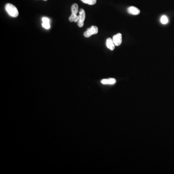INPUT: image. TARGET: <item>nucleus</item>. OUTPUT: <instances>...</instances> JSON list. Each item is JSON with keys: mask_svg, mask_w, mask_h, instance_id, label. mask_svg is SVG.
<instances>
[{"mask_svg": "<svg viewBox=\"0 0 174 174\" xmlns=\"http://www.w3.org/2000/svg\"><path fill=\"white\" fill-rule=\"evenodd\" d=\"M6 11L8 13V14L14 18H16L19 16V13L18 9L15 6L11 4H7L5 6Z\"/></svg>", "mask_w": 174, "mask_h": 174, "instance_id": "1", "label": "nucleus"}, {"mask_svg": "<svg viewBox=\"0 0 174 174\" xmlns=\"http://www.w3.org/2000/svg\"><path fill=\"white\" fill-rule=\"evenodd\" d=\"M98 32V28L96 26H92V27L88 29L84 33V36L85 37L88 38L93 34H97Z\"/></svg>", "mask_w": 174, "mask_h": 174, "instance_id": "2", "label": "nucleus"}, {"mask_svg": "<svg viewBox=\"0 0 174 174\" xmlns=\"http://www.w3.org/2000/svg\"><path fill=\"white\" fill-rule=\"evenodd\" d=\"M79 19L77 22V25L78 27L81 28L84 26V21L86 18V13H85V10L83 9H81L80 10L79 12Z\"/></svg>", "mask_w": 174, "mask_h": 174, "instance_id": "3", "label": "nucleus"}, {"mask_svg": "<svg viewBox=\"0 0 174 174\" xmlns=\"http://www.w3.org/2000/svg\"><path fill=\"white\" fill-rule=\"evenodd\" d=\"M113 40L115 44V46H119L122 44V34L120 33H118L116 35H114Z\"/></svg>", "mask_w": 174, "mask_h": 174, "instance_id": "4", "label": "nucleus"}, {"mask_svg": "<svg viewBox=\"0 0 174 174\" xmlns=\"http://www.w3.org/2000/svg\"><path fill=\"white\" fill-rule=\"evenodd\" d=\"M106 46L107 47L111 50H113L115 49V46H116L114 43L113 39H111V38H108L107 39Z\"/></svg>", "mask_w": 174, "mask_h": 174, "instance_id": "5", "label": "nucleus"}, {"mask_svg": "<svg viewBox=\"0 0 174 174\" xmlns=\"http://www.w3.org/2000/svg\"><path fill=\"white\" fill-rule=\"evenodd\" d=\"M101 82L104 85H114L116 83V80L113 78L103 79L101 81Z\"/></svg>", "mask_w": 174, "mask_h": 174, "instance_id": "6", "label": "nucleus"}, {"mask_svg": "<svg viewBox=\"0 0 174 174\" xmlns=\"http://www.w3.org/2000/svg\"><path fill=\"white\" fill-rule=\"evenodd\" d=\"M128 12L129 13L132 14L133 15H139L140 11L138 8H137L136 7L131 6L128 8Z\"/></svg>", "mask_w": 174, "mask_h": 174, "instance_id": "7", "label": "nucleus"}, {"mask_svg": "<svg viewBox=\"0 0 174 174\" xmlns=\"http://www.w3.org/2000/svg\"><path fill=\"white\" fill-rule=\"evenodd\" d=\"M79 19V16H77V15L73 14H72L69 17V20L70 22H78V20Z\"/></svg>", "mask_w": 174, "mask_h": 174, "instance_id": "8", "label": "nucleus"}, {"mask_svg": "<svg viewBox=\"0 0 174 174\" xmlns=\"http://www.w3.org/2000/svg\"><path fill=\"white\" fill-rule=\"evenodd\" d=\"M72 14L77 15L78 13V6L77 4H73L71 6Z\"/></svg>", "mask_w": 174, "mask_h": 174, "instance_id": "9", "label": "nucleus"}, {"mask_svg": "<svg viewBox=\"0 0 174 174\" xmlns=\"http://www.w3.org/2000/svg\"><path fill=\"white\" fill-rule=\"evenodd\" d=\"M83 3L89 4V5H94L97 2V0H81Z\"/></svg>", "mask_w": 174, "mask_h": 174, "instance_id": "10", "label": "nucleus"}, {"mask_svg": "<svg viewBox=\"0 0 174 174\" xmlns=\"http://www.w3.org/2000/svg\"><path fill=\"white\" fill-rule=\"evenodd\" d=\"M161 23L163 24H166L168 22V17L165 16H163L161 18Z\"/></svg>", "mask_w": 174, "mask_h": 174, "instance_id": "11", "label": "nucleus"}, {"mask_svg": "<svg viewBox=\"0 0 174 174\" xmlns=\"http://www.w3.org/2000/svg\"><path fill=\"white\" fill-rule=\"evenodd\" d=\"M42 27L46 29H49L50 28V24L49 23H42Z\"/></svg>", "mask_w": 174, "mask_h": 174, "instance_id": "12", "label": "nucleus"}, {"mask_svg": "<svg viewBox=\"0 0 174 174\" xmlns=\"http://www.w3.org/2000/svg\"><path fill=\"white\" fill-rule=\"evenodd\" d=\"M42 21L43 23H49V19L46 17H44L42 18Z\"/></svg>", "mask_w": 174, "mask_h": 174, "instance_id": "13", "label": "nucleus"}, {"mask_svg": "<svg viewBox=\"0 0 174 174\" xmlns=\"http://www.w3.org/2000/svg\"><path fill=\"white\" fill-rule=\"evenodd\" d=\"M43 1H47V0H43Z\"/></svg>", "mask_w": 174, "mask_h": 174, "instance_id": "14", "label": "nucleus"}]
</instances>
